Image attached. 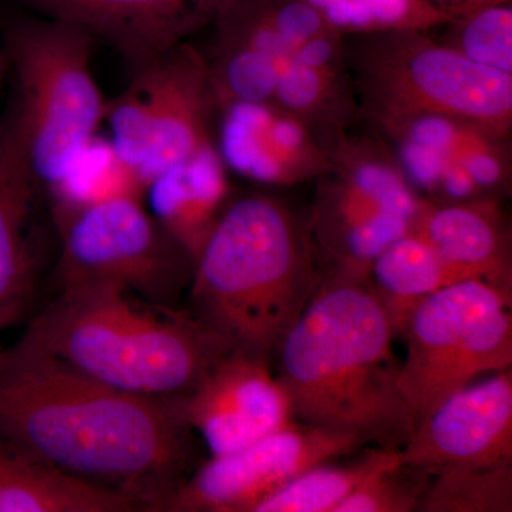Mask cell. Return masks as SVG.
I'll return each instance as SVG.
<instances>
[{
    "mask_svg": "<svg viewBox=\"0 0 512 512\" xmlns=\"http://www.w3.org/2000/svg\"><path fill=\"white\" fill-rule=\"evenodd\" d=\"M500 202L421 198L412 231L464 281L480 279L512 291L511 231Z\"/></svg>",
    "mask_w": 512,
    "mask_h": 512,
    "instance_id": "16",
    "label": "cell"
},
{
    "mask_svg": "<svg viewBox=\"0 0 512 512\" xmlns=\"http://www.w3.org/2000/svg\"><path fill=\"white\" fill-rule=\"evenodd\" d=\"M367 446L352 431L293 420L241 450L210 457L165 498L157 511L252 512L309 468Z\"/></svg>",
    "mask_w": 512,
    "mask_h": 512,
    "instance_id": "11",
    "label": "cell"
},
{
    "mask_svg": "<svg viewBox=\"0 0 512 512\" xmlns=\"http://www.w3.org/2000/svg\"><path fill=\"white\" fill-rule=\"evenodd\" d=\"M342 458L309 468L252 512H335L367 477L400 460V450L367 446Z\"/></svg>",
    "mask_w": 512,
    "mask_h": 512,
    "instance_id": "22",
    "label": "cell"
},
{
    "mask_svg": "<svg viewBox=\"0 0 512 512\" xmlns=\"http://www.w3.org/2000/svg\"><path fill=\"white\" fill-rule=\"evenodd\" d=\"M8 67V57H6L5 42L3 39L0 40V80H2V74Z\"/></svg>",
    "mask_w": 512,
    "mask_h": 512,
    "instance_id": "29",
    "label": "cell"
},
{
    "mask_svg": "<svg viewBox=\"0 0 512 512\" xmlns=\"http://www.w3.org/2000/svg\"><path fill=\"white\" fill-rule=\"evenodd\" d=\"M458 281L464 279L413 231L383 249L366 278V284L392 320L397 336L419 303Z\"/></svg>",
    "mask_w": 512,
    "mask_h": 512,
    "instance_id": "21",
    "label": "cell"
},
{
    "mask_svg": "<svg viewBox=\"0 0 512 512\" xmlns=\"http://www.w3.org/2000/svg\"><path fill=\"white\" fill-rule=\"evenodd\" d=\"M443 45L471 62L512 74V2L490 3L441 26Z\"/></svg>",
    "mask_w": 512,
    "mask_h": 512,
    "instance_id": "26",
    "label": "cell"
},
{
    "mask_svg": "<svg viewBox=\"0 0 512 512\" xmlns=\"http://www.w3.org/2000/svg\"><path fill=\"white\" fill-rule=\"evenodd\" d=\"M512 466L450 468L431 477L420 512H511Z\"/></svg>",
    "mask_w": 512,
    "mask_h": 512,
    "instance_id": "25",
    "label": "cell"
},
{
    "mask_svg": "<svg viewBox=\"0 0 512 512\" xmlns=\"http://www.w3.org/2000/svg\"><path fill=\"white\" fill-rule=\"evenodd\" d=\"M208 63L190 42L133 69L130 86L106 103L109 143L146 188L153 178L214 143Z\"/></svg>",
    "mask_w": 512,
    "mask_h": 512,
    "instance_id": "10",
    "label": "cell"
},
{
    "mask_svg": "<svg viewBox=\"0 0 512 512\" xmlns=\"http://www.w3.org/2000/svg\"><path fill=\"white\" fill-rule=\"evenodd\" d=\"M400 458L430 476L450 468L512 466V369L470 383L434 407L416 424Z\"/></svg>",
    "mask_w": 512,
    "mask_h": 512,
    "instance_id": "13",
    "label": "cell"
},
{
    "mask_svg": "<svg viewBox=\"0 0 512 512\" xmlns=\"http://www.w3.org/2000/svg\"><path fill=\"white\" fill-rule=\"evenodd\" d=\"M39 188L10 107L0 117V319L12 326L35 292L29 222Z\"/></svg>",
    "mask_w": 512,
    "mask_h": 512,
    "instance_id": "17",
    "label": "cell"
},
{
    "mask_svg": "<svg viewBox=\"0 0 512 512\" xmlns=\"http://www.w3.org/2000/svg\"><path fill=\"white\" fill-rule=\"evenodd\" d=\"M396 336L366 281L325 276L275 353L293 419L402 450L416 423L400 389Z\"/></svg>",
    "mask_w": 512,
    "mask_h": 512,
    "instance_id": "2",
    "label": "cell"
},
{
    "mask_svg": "<svg viewBox=\"0 0 512 512\" xmlns=\"http://www.w3.org/2000/svg\"><path fill=\"white\" fill-rule=\"evenodd\" d=\"M171 400L211 457L241 450L295 420L271 362L239 349L222 357L190 393Z\"/></svg>",
    "mask_w": 512,
    "mask_h": 512,
    "instance_id": "12",
    "label": "cell"
},
{
    "mask_svg": "<svg viewBox=\"0 0 512 512\" xmlns=\"http://www.w3.org/2000/svg\"><path fill=\"white\" fill-rule=\"evenodd\" d=\"M6 328H9L8 323L3 322V320L0 319V332H3V330H5Z\"/></svg>",
    "mask_w": 512,
    "mask_h": 512,
    "instance_id": "30",
    "label": "cell"
},
{
    "mask_svg": "<svg viewBox=\"0 0 512 512\" xmlns=\"http://www.w3.org/2000/svg\"><path fill=\"white\" fill-rule=\"evenodd\" d=\"M429 2L443 10L450 18H456V16L480 8V6L490 5V3L512 2V0H429Z\"/></svg>",
    "mask_w": 512,
    "mask_h": 512,
    "instance_id": "28",
    "label": "cell"
},
{
    "mask_svg": "<svg viewBox=\"0 0 512 512\" xmlns=\"http://www.w3.org/2000/svg\"><path fill=\"white\" fill-rule=\"evenodd\" d=\"M62 248L60 291L111 286L161 308H180L190 288V254L138 197L110 198L55 214Z\"/></svg>",
    "mask_w": 512,
    "mask_h": 512,
    "instance_id": "9",
    "label": "cell"
},
{
    "mask_svg": "<svg viewBox=\"0 0 512 512\" xmlns=\"http://www.w3.org/2000/svg\"><path fill=\"white\" fill-rule=\"evenodd\" d=\"M146 503L70 476L0 439V512H134Z\"/></svg>",
    "mask_w": 512,
    "mask_h": 512,
    "instance_id": "19",
    "label": "cell"
},
{
    "mask_svg": "<svg viewBox=\"0 0 512 512\" xmlns=\"http://www.w3.org/2000/svg\"><path fill=\"white\" fill-rule=\"evenodd\" d=\"M119 50L131 70L214 25L234 0H19Z\"/></svg>",
    "mask_w": 512,
    "mask_h": 512,
    "instance_id": "15",
    "label": "cell"
},
{
    "mask_svg": "<svg viewBox=\"0 0 512 512\" xmlns=\"http://www.w3.org/2000/svg\"><path fill=\"white\" fill-rule=\"evenodd\" d=\"M511 302L510 289L466 279L414 308L399 335L407 346L399 384L414 423L478 377L512 369Z\"/></svg>",
    "mask_w": 512,
    "mask_h": 512,
    "instance_id": "7",
    "label": "cell"
},
{
    "mask_svg": "<svg viewBox=\"0 0 512 512\" xmlns=\"http://www.w3.org/2000/svg\"><path fill=\"white\" fill-rule=\"evenodd\" d=\"M309 220L325 276L365 282L373 261L412 231L421 197L382 138L352 136L329 150Z\"/></svg>",
    "mask_w": 512,
    "mask_h": 512,
    "instance_id": "8",
    "label": "cell"
},
{
    "mask_svg": "<svg viewBox=\"0 0 512 512\" xmlns=\"http://www.w3.org/2000/svg\"><path fill=\"white\" fill-rule=\"evenodd\" d=\"M215 146L229 173L274 187L316 181L335 168L311 128L274 103L229 101L215 110Z\"/></svg>",
    "mask_w": 512,
    "mask_h": 512,
    "instance_id": "14",
    "label": "cell"
},
{
    "mask_svg": "<svg viewBox=\"0 0 512 512\" xmlns=\"http://www.w3.org/2000/svg\"><path fill=\"white\" fill-rule=\"evenodd\" d=\"M144 187L114 153L109 141L94 138L55 190V214L76 210L110 198L138 197Z\"/></svg>",
    "mask_w": 512,
    "mask_h": 512,
    "instance_id": "24",
    "label": "cell"
},
{
    "mask_svg": "<svg viewBox=\"0 0 512 512\" xmlns=\"http://www.w3.org/2000/svg\"><path fill=\"white\" fill-rule=\"evenodd\" d=\"M12 110L33 180L52 192L97 137L106 103L92 73L94 37L69 20L20 19L3 35Z\"/></svg>",
    "mask_w": 512,
    "mask_h": 512,
    "instance_id": "5",
    "label": "cell"
},
{
    "mask_svg": "<svg viewBox=\"0 0 512 512\" xmlns=\"http://www.w3.org/2000/svg\"><path fill=\"white\" fill-rule=\"evenodd\" d=\"M228 174L214 141L144 188L148 211L183 245L194 264L232 200Z\"/></svg>",
    "mask_w": 512,
    "mask_h": 512,
    "instance_id": "18",
    "label": "cell"
},
{
    "mask_svg": "<svg viewBox=\"0 0 512 512\" xmlns=\"http://www.w3.org/2000/svg\"><path fill=\"white\" fill-rule=\"evenodd\" d=\"M345 46L359 117L372 126L447 116L510 136L512 74L471 62L421 30L345 36Z\"/></svg>",
    "mask_w": 512,
    "mask_h": 512,
    "instance_id": "6",
    "label": "cell"
},
{
    "mask_svg": "<svg viewBox=\"0 0 512 512\" xmlns=\"http://www.w3.org/2000/svg\"><path fill=\"white\" fill-rule=\"evenodd\" d=\"M23 336L84 375L151 399L190 393L234 350L184 308L111 286L63 289Z\"/></svg>",
    "mask_w": 512,
    "mask_h": 512,
    "instance_id": "4",
    "label": "cell"
},
{
    "mask_svg": "<svg viewBox=\"0 0 512 512\" xmlns=\"http://www.w3.org/2000/svg\"><path fill=\"white\" fill-rule=\"evenodd\" d=\"M431 477L400 458L367 477L335 512H420Z\"/></svg>",
    "mask_w": 512,
    "mask_h": 512,
    "instance_id": "27",
    "label": "cell"
},
{
    "mask_svg": "<svg viewBox=\"0 0 512 512\" xmlns=\"http://www.w3.org/2000/svg\"><path fill=\"white\" fill-rule=\"evenodd\" d=\"M343 36L421 30L434 32L450 16L429 0H308Z\"/></svg>",
    "mask_w": 512,
    "mask_h": 512,
    "instance_id": "23",
    "label": "cell"
},
{
    "mask_svg": "<svg viewBox=\"0 0 512 512\" xmlns=\"http://www.w3.org/2000/svg\"><path fill=\"white\" fill-rule=\"evenodd\" d=\"M383 138H404L436 148L466 168L485 197L501 201L511 191L510 136L474 121L420 116L373 126Z\"/></svg>",
    "mask_w": 512,
    "mask_h": 512,
    "instance_id": "20",
    "label": "cell"
},
{
    "mask_svg": "<svg viewBox=\"0 0 512 512\" xmlns=\"http://www.w3.org/2000/svg\"><path fill=\"white\" fill-rule=\"evenodd\" d=\"M323 278L309 215L256 192L229 201L195 261L184 309L232 348L272 362Z\"/></svg>",
    "mask_w": 512,
    "mask_h": 512,
    "instance_id": "3",
    "label": "cell"
},
{
    "mask_svg": "<svg viewBox=\"0 0 512 512\" xmlns=\"http://www.w3.org/2000/svg\"><path fill=\"white\" fill-rule=\"evenodd\" d=\"M0 439L70 476L134 495L148 511L197 463L195 433L173 400L107 386L25 336L0 349Z\"/></svg>",
    "mask_w": 512,
    "mask_h": 512,
    "instance_id": "1",
    "label": "cell"
}]
</instances>
